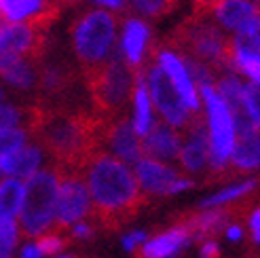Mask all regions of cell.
I'll return each mask as SVG.
<instances>
[{
    "label": "cell",
    "mask_w": 260,
    "mask_h": 258,
    "mask_svg": "<svg viewBox=\"0 0 260 258\" xmlns=\"http://www.w3.org/2000/svg\"><path fill=\"white\" fill-rule=\"evenodd\" d=\"M152 57L154 61L159 63V66L167 72V76L172 79V83L176 85L178 93L182 95L184 100V104L192 110L197 112L199 110V89H197V83L192 81V76L188 72V66L186 61L182 59L176 51H172L170 47H161V49H154L152 51Z\"/></svg>",
    "instance_id": "11"
},
{
    "label": "cell",
    "mask_w": 260,
    "mask_h": 258,
    "mask_svg": "<svg viewBox=\"0 0 260 258\" xmlns=\"http://www.w3.org/2000/svg\"><path fill=\"white\" fill-rule=\"evenodd\" d=\"M152 100L148 93V85H146V76L144 68L136 70V83H134V129L140 138H144L150 127H152Z\"/></svg>",
    "instance_id": "17"
},
{
    "label": "cell",
    "mask_w": 260,
    "mask_h": 258,
    "mask_svg": "<svg viewBox=\"0 0 260 258\" xmlns=\"http://www.w3.org/2000/svg\"><path fill=\"white\" fill-rule=\"evenodd\" d=\"M186 136L182 138L178 159L188 172H201L210 163V134L201 119L194 117L186 127Z\"/></svg>",
    "instance_id": "13"
},
{
    "label": "cell",
    "mask_w": 260,
    "mask_h": 258,
    "mask_svg": "<svg viewBox=\"0 0 260 258\" xmlns=\"http://www.w3.org/2000/svg\"><path fill=\"white\" fill-rule=\"evenodd\" d=\"M188 229L190 237H210L214 233H218L222 227H226V214L218 212V210H205L199 216H194L188 224H184Z\"/></svg>",
    "instance_id": "23"
},
{
    "label": "cell",
    "mask_w": 260,
    "mask_h": 258,
    "mask_svg": "<svg viewBox=\"0 0 260 258\" xmlns=\"http://www.w3.org/2000/svg\"><path fill=\"white\" fill-rule=\"evenodd\" d=\"M252 235H254V241H256V243H260V227L252 229Z\"/></svg>",
    "instance_id": "40"
},
{
    "label": "cell",
    "mask_w": 260,
    "mask_h": 258,
    "mask_svg": "<svg viewBox=\"0 0 260 258\" xmlns=\"http://www.w3.org/2000/svg\"><path fill=\"white\" fill-rule=\"evenodd\" d=\"M25 184L21 178H5L0 182V218H17L23 203Z\"/></svg>",
    "instance_id": "22"
},
{
    "label": "cell",
    "mask_w": 260,
    "mask_h": 258,
    "mask_svg": "<svg viewBox=\"0 0 260 258\" xmlns=\"http://www.w3.org/2000/svg\"><path fill=\"white\" fill-rule=\"evenodd\" d=\"M231 163L243 172L260 170V129H254V132L237 138Z\"/></svg>",
    "instance_id": "21"
},
{
    "label": "cell",
    "mask_w": 260,
    "mask_h": 258,
    "mask_svg": "<svg viewBox=\"0 0 260 258\" xmlns=\"http://www.w3.org/2000/svg\"><path fill=\"white\" fill-rule=\"evenodd\" d=\"M104 148H110L119 159H123L125 163H134V165L144 157L142 140L136 134L134 125L125 117H116L108 121L106 134H104Z\"/></svg>",
    "instance_id": "12"
},
{
    "label": "cell",
    "mask_w": 260,
    "mask_h": 258,
    "mask_svg": "<svg viewBox=\"0 0 260 258\" xmlns=\"http://www.w3.org/2000/svg\"><path fill=\"white\" fill-rule=\"evenodd\" d=\"M59 192V176L57 170H38L28 178L23 188V203L19 210V227L21 233L32 239L55 222V205Z\"/></svg>",
    "instance_id": "5"
},
{
    "label": "cell",
    "mask_w": 260,
    "mask_h": 258,
    "mask_svg": "<svg viewBox=\"0 0 260 258\" xmlns=\"http://www.w3.org/2000/svg\"><path fill=\"white\" fill-rule=\"evenodd\" d=\"M61 258H74V256H61Z\"/></svg>",
    "instance_id": "43"
},
{
    "label": "cell",
    "mask_w": 260,
    "mask_h": 258,
    "mask_svg": "<svg viewBox=\"0 0 260 258\" xmlns=\"http://www.w3.org/2000/svg\"><path fill=\"white\" fill-rule=\"evenodd\" d=\"M190 3L194 5V11H210L218 0H190Z\"/></svg>",
    "instance_id": "38"
},
{
    "label": "cell",
    "mask_w": 260,
    "mask_h": 258,
    "mask_svg": "<svg viewBox=\"0 0 260 258\" xmlns=\"http://www.w3.org/2000/svg\"><path fill=\"white\" fill-rule=\"evenodd\" d=\"M5 23H7V21L3 19V15H0V28H3V25H5Z\"/></svg>",
    "instance_id": "41"
},
{
    "label": "cell",
    "mask_w": 260,
    "mask_h": 258,
    "mask_svg": "<svg viewBox=\"0 0 260 258\" xmlns=\"http://www.w3.org/2000/svg\"><path fill=\"white\" fill-rule=\"evenodd\" d=\"M93 3H98L102 7H108L112 11H125L127 9V0H93Z\"/></svg>",
    "instance_id": "35"
},
{
    "label": "cell",
    "mask_w": 260,
    "mask_h": 258,
    "mask_svg": "<svg viewBox=\"0 0 260 258\" xmlns=\"http://www.w3.org/2000/svg\"><path fill=\"white\" fill-rule=\"evenodd\" d=\"M182 146V136L176 132V127L170 123H152L150 132L142 140V150L144 157H152L159 161L178 159Z\"/></svg>",
    "instance_id": "15"
},
{
    "label": "cell",
    "mask_w": 260,
    "mask_h": 258,
    "mask_svg": "<svg viewBox=\"0 0 260 258\" xmlns=\"http://www.w3.org/2000/svg\"><path fill=\"white\" fill-rule=\"evenodd\" d=\"M38 61L32 57H21L17 61L9 63L7 68L0 70V79L9 83L11 87H15L17 91H30L36 89L38 83Z\"/></svg>",
    "instance_id": "20"
},
{
    "label": "cell",
    "mask_w": 260,
    "mask_h": 258,
    "mask_svg": "<svg viewBox=\"0 0 260 258\" xmlns=\"http://www.w3.org/2000/svg\"><path fill=\"white\" fill-rule=\"evenodd\" d=\"M243 100L245 106H248L250 117L254 119L256 127H260V85L258 83H245L243 87Z\"/></svg>",
    "instance_id": "31"
},
{
    "label": "cell",
    "mask_w": 260,
    "mask_h": 258,
    "mask_svg": "<svg viewBox=\"0 0 260 258\" xmlns=\"http://www.w3.org/2000/svg\"><path fill=\"white\" fill-rule=\"evenodd\" d=\"M188 241H190L188 229L176 227L172 231H167V233H161L157 237L148 239L144 246H142L140 258H170L184 248Z\"/></svg>",
    "instance_id": "18"
},
{
    "label": "cell",
    "mask_w": 260,
    "mask_h": 258,
    "mask_svg": "<svg viewBox=\"0 0 260 258\" xmlns=\"http://www.w3.org/2000/svg\"><path fill=\"white\" fill-rule=\"evenodd\" d=\"M256 227H260V210H256L250 216V229H256Z\"/></svg>",
    "instance_id": "39"
},
{
    "label": "cell",
    "mask_w": 260,
    "mask_h": 258,
    "mask_svg": "<svg viewBox=\"0 0 260 258\" xmlns=\"http://www.w3.org/2000/svg\"><path fill=\"white\" fill-rule=\"evenodd\" d=\"M116 17L108 11H85L70 25L74 55L81 70H89L108 59L114 47Z\"/></svg>",
    "instance_id": "4"
},
{
    "label": "cell",
    "mask_w": 260,
    "mask_h": 258,
    "mask_svg": "<svg viewBox=\"0 0 260 258\" xmlns=\"http://www.w3.org/2000/svg\"><path fill=\"white\" fill-rule=\"evenodd\" d=\"M30 123V106L28 108H19V106H9V104H0V129L5 127H19Z\"/></svg>",
    "instance_id": "28"
},
{
    "label": "cell",
    "mask_w": 260,
    "mask_h": 258,
    "mask_svg": "<svg viewBox=\"0 0 260 258\" xmlns=\"http://www.w3.org/2000/svg\"><path fill=\"white\" fill-rule=\"evenodd\" d=\"M207 112V134H210V165L214 170H224L237 144V129L229 104L218 93L214 83L197 87Z\"/></svg>",
    "instance_id": "6"
},
{
    "label": "cell",
    "mask_w": 260,
    "mask_h": 258,
    "mask_svg": "<svg viewBox=\"0 0 260 258\" xmlns=\"http://www.w3.org/2000/svg\"><path fill=\"white\" fill-rule=\"evenodd\" d=\"M256 188V182L254 180H248V182H241V184H233V186H226L222 190H218L214 192L212 197H207L201 201V210H212V208H220V205H224V203H231V201H235L243 195H248L250 190Z\"/></svg>",
    "instance_id": "25"
},
{
    "label": "cell",
    "mask_w": 260,
    "mask_h": 258,
    "mask_svg": "<svg viewBox=\"0 0 260 258\" xmlns=\"http://www.w3.org/2000/svg\"><path fill=\"white\" fill-rule=\"evenodd\" d=\"M226 239L229 241H239L241 237H243V229L241 227H237V224H226Z\"/></svg>",
    "instance_id": "37"
},
{
    "label": "cell",
    "mask_w": 260,
    "mask_h": 258,
    "mask_svg": "<svg viewBox=\"0 0 260 258\" xmlns=\"http://www.w3.org/2000/svg\"><path fill=\"white\" fill-rule=\"evenodd\" d=\"M49 47V30L34 21H13L0 28V70L21 57L43 59Z\"/></svg>",
    "instance_id": "7"
},
{
    "label": "cell",
    "mask_w": 260,
    "mask_h": 258,
    "mask_svg": "<svg viewBox=\"0 0 260 258\" xmlns=\"http://www.w3.org/2000/svg\"><path fill=\"white\" fill-rule=\"evenodd\" d=\"M59 231L61 229L57 227V231H51V233H41V235H38L36 246L41 248L43 256H53V254H57L63 246H66V235L59 233Z\"/></svg>",
    "instance_id": "30"
},
{
    "label": "cell",
    "mask_w": 260,
    "mask_h": 258,
    "mask_svg": "<svg viewBox=\"0 0 260 258\" xmlns=\"http://www.w3.org/2000/svg\"><path fill=\"white\" fill-rule=\"evenodd\" d=\"M258 129H260V127H258Z\"/></svg>",
    "instance_id": "45"
},
{
    "label": "cell",
    "mask_w": 260,
    "mask_h": 258,
    "mask_svg": "<svg viewBox=\"0 0 260 258\" xmlns=\"http://www.w3.org/2000/svg\"><path fill=\"white\" fill-rule=\"evenodd\" d=\"M57 176H59V192L55 205V224L59 229H68L91 214V195L87 180L81 172L57 170Z\"/></svg>",
    "instance_id": "9"
},
{
    "label": "cell",
    "mask_w": 260,
    "mask_h": 258,
    "mask_svg": "<svg viewBox=\"0 0 260 258\" xmlns=\"http://www.w3.org/2000/svg\"><path fill=\"white\" fill-rule=\"evenodd\" d=\"M93 229H95V222H74L72 227V237L74 239H85V237H91L93 235Z\"/></svg>",
    "instance_id": "32"
},
{
    "label": "cell",
    "mask_w": 260,
    "mask_h": 258,
    "mask_svg": "<svg viewBox=\"0 0 260 258\" xmlns=\"http://www.w3.org/2000/svg\"><path fill=\"white\" fill-rule=\"evenodd\" d=\"M25 146V132L19 127H5L0 129V159L9 157L11 152Z\"/></svg>",
    "instance_id": "27"
},
{
    "label": "cell",
    "mask_w": 260,
    "mask_h": 258,
    "mask_svg": "<svg viewBox=\"0 0 260 258\" xmlns=\"http://www.w3.org/2000/svg\"><path fill=\"white\" fill-rule=\"evenodd\" d=\"M233 43H235L237 47H241V49H248V51H256V53H260V15L243 32L235 34Z\"/></svg>",
    "instance_id": "29"
},
{
    "label": "cell",
    "mask_w": 260,
    "mask_h": 258,
    "mask_svg": "<svg viewBox=\"0 0 260 258\" xmlns=\"http://www.w3.org/2000/svg\"><path fill=\"white\" fill-rule=\"evenodd\" d=\"M144 76H146L150 100H152L154 108H157L159 114L163 117V121L174 125L176 129H184L194 119L192 117L194 112L184 104V100L178 93V89L172 83L170 76H167V72L154 61L146 68Z\"/></svg>",
    "instance_id": "8"
},
{
    "label": "cell",
    "mask_w": 260,
    "mask_h": 258,
    "mask_svg": "<svg viewBox=\"0 0 260 258\" xmlns=\"http://www.w3.org/2000/svg\"><path fill=\"white\" fill-rule=\"evenodd\" d=\"M170 258H172V256H170Z\"/></svg>",
    "instance_id": "44"
},
{
    "label": "cell",
    "mask_w": 260,
    "mask_h": 258,
    "mask_svg": "<svg viewBox=\"0 0 260 258\" xmlns=\"http://www.w3.org/2000/svg\"><path fill=\"white\" fill-rule=\"evenodd\" d=\"M150 43V28L136 17H125L123 19V41H121V53L127 59L132 68L144 66V57Z\"/></svg>",
    "instance_id": "16"
},
{
    "label": "cell",
    "mask_w": 260,
    "mask_h": 258,
    "mask_svg": "<svg viewBox=\"0 0 260 258\" xmlns=\"http://www.w3.org/2000/svg\"><path fill=\"white\" fill-rule=\"evenodd\" d=\"M91 195V214L95 224L121 227L132 220L142 205V186L136 172L123 159L93 152L83 165Z\"/></svg>",
    "instance_id": "1"
},
{
    "label": "cell",
    "mask_w": 260,
    "mask_h": 258,
    "mask_svg": "<svg viewBox=\"0 0 260 258\" xmlns=\"http://www.w3.org/2000/svg\"><path fill=\"white\" fill-rule=\"evenodd\" d=\"M5 98V91H3V89H0V100H3Z\"/></svg>",
    "instance_id": "42"
},
{
    "label": "cell",
    "mask_w": 260,
    "mask_h": 258,
    "mask_svg": "<svg viewBox=\"0 0 260 258\" xmlns=\"http://www.w3.org/2000/svg\"><path fill=\"white\" fill-rule=\"evenodd\" d=\"M21 258H43V252L36 243H28V246H23V250H21Z\"/></svg>",
    "instance_id": "36"
},
{
    "label": "cell",
    "mask_w": 260,
    "mask_h": 258,
    "mask_svg": "<svg viewBox=\"0 0 260 258\" xmlns=\"http://www.w3.org/2000/svg\"><path fill=\"white\" fill-rule=\"evenodd\" d=\"M231 68L239 70L241 74H245L252 83L260 85V53L256 51H248L241 49L233 43V51H231Z\"/></svg>",
    "instance_id": "24"
},
{
    "label": "cell",
    "mask_w": 260,
    "mask_h": 258,
    "mask_svg": "<svg viewBox=\"0 0 260 258\" xmlns=\"http://www.w3.org/2000/svg\"><path fill=\"white\" fill-rule=\"evenodd\" d=\"M85 87L100 117H123L129 95L134 93L136 68H132L121 51H112L108 59L83 72Z\"/></svg>",
    "instance_id": "2"
},
{
    "label": "cell",
    "mask_w": 260,
    "mask_h": 258,
    "mask_svg": "<svg viewBox=\"0 0 260 258\" xmlns=\"http://www.w3.org/2000/svg\"><path fill=\"white\" fill-rule=\"evenodd\" d=\"M136 178L142 190L150 195H178L192 186L190 180L182 178L174 167L152 157H142L136 163Z\"/></svg>",
    "instance_id": "10"
},
{
    "label": "cell",
    "mask_w": 260,
    "mask_h": 258,
    "mask_svg": "<svg viewBox=\"0 0 260 258\" xmlns=\"http://www.w3.org/2000/svg\"><path fill=\"white\" fill-rule=\"evenodd\" d=\"M132 5L144 17H163L176 9L178 0H132Z\"/></svg>",
    "instance_id": "26"
},
{
    "label": "cell",
    "mask_w": 260,
    "mask_h": 258,
    "mask_svg": "<svg viewBox=\"0 0 260 258\" xmlns=\"http://www.w3.org/2000/svg\"><path fill=\"white\" fill-rule=\"evenodd\" d=\"M144 241H146V235L142 233V231H138V233H132V235H127L123 239V246H125L127 252H134L140 243H144Z\"/></svg>",
    "instance_id": "33"
},
{
    "label": "cell",
    "mask_w": 260,
    "mask_h": 258,
    "mask_svg": "<svg viewBox=\"0 0 260 258\" xmlns=\"http://www.w3.org/2000/svg\"><path fill=\"white\" fill-rule=\"evenodd\" d=\"M218 256H220L218 243L212 241V239H207L203 246H201V258H218Z\"/></svg>",
    "instance_id": "34"
},
{
    "label": "cell",
    "mask_w": 260,
    "mask_h": 258,
    "mask_svg": "<svg viewBox=\"0 0 260 258\" xmlns=\"http://www.w3.org/2000/svg\"><path fill=\"white\" fill-rule=\"evenodd\" d=\"M43 163V152L38 146H21L19 150L11 152L9 157L3 159V167H0V174L5 176H13V178H30L32 174H36L41 170Z\"/></svg>",
    "instance_id": "19"
},
{
    "label": "cell",
    "mask_w": 260,
    "mask_h": 258,
    "mask_svg": "<svg viewBox=\"0 0 260 258\" xmlns=\"http://www.w3.org/2000/svg\"><path fill=\"white\" fill-rule=\"evenodd\" d=\"M172 45L186 57L199 59L214 70L231 68L233 38H226L214 17L205 11H194L192 17L178 25L172 36Z\"/></svg>",
    "instance_id": "3"
},
{
    "label": "cell",
    "mask_w": 260,
    "mask_h": 258,
    "mask_svg": "<svg viewBox=\"0 0 260 258\" xmlns=\"http://www.w3.org/2000/svg\"><path fill=\"white\" fill-rule=\"evenodd\" d=\"M205 13H210L220 28L239 34L260 15V7L256 5V0H218Z\"/></svg>",
    "instance_id": "14"
}]
</instances>
